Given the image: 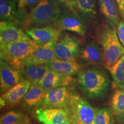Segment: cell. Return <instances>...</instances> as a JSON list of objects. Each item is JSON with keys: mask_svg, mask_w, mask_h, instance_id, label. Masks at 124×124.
<instances>
[{"mask_svg": "<svg viewBox=\"0 0 124 124\" xmlns=\"http://www.w3.org/2000/svg\"><path fill=\"white\" fill-rule=\"evenodd\" d=\"M116 88H124V55L109 69Z\"/></svg>", "mask_w": 124, "mask_h": 124, "instance_id": "obj_24", "label": "cell"}, {"mask_svg": "<svg viewBox=\"0 0 124 124\" xmlns=\"http://www.w3.org/2000/svg\"><path fill=\"white\" fill-rule=\"evenodd\" d=\"M61 13L58 1L41 0L26 15L24 27H42L55 24Z\"/></svg>", "mask_w": 124, "mask_h": 124, "instance_id": "obj_2", "label": "cell"}, {"mask_svg": "<svg viewBox=\"0 0 124 124\" xmlns=\"http://www.w3.org/2000/svg\"><path fill=\"white\" fill-rule=\"evenodd\" d=\"M77 11L82 16L93 21L97 16L96 0H76Z\"/></svg>", "mask_w": 124, "mask_h": 124, "instance_id": "obj_23", "label": "cell"}, {"mask_svg": "<svg viewBox=\"0 0 124 124\" xmlns=\"http://www.w3.org/2000/svg\"><path fill=\"white\" fill-rule=\"evenodd\" d=\"M120 10V16L124 20V0H116Z\"/></svg>", "mask_w": 124, "mask_h": 124, "instance_id": "obj_30", "label": "cell"}, {"mask_svg": "<svg viewBox=\"0 0 124 124\" xmlns=\"http://www.w3.org/2000/svg\"><path fill=\"white\" fill-rule=\"evenodd\" d=\"M71 93L66 86L46 90L43 100L38 107L41 108H69Z\"/></svg>", "mask_w": 124, "mask_h": 124, "instance_id": "obj_8", "label": "cell"}, {"mask_svg": "<svg viewBox=\"0 0 124 124\" xmlns=\"http://www.w3.org/2000/svg\"><path fill=\"white\" fill-rule=\"evenodd\" d=\"M41 0H20L18 2V9H24L25 7L32 9L39 4Z\"/></svg>", "mask_w": 124, "mask_h": 124, "instance_id": "obj_27", "label": "cell"}, {"mask_svg": "<svg viewBox=\"0 0 124 124\" xmlns=\"http://www.w3.org/2000/svg\"><path fill=\"white\" fill-rule=\"evenodd\" d=\"M46 65L56 72L70 76L78 74L81 70L80 64L76 61H64L58 59H55Z\"/></svg>", "mask_w": 124, "mask_h": 124, "instance_id": "obj_18", "label": "cell"}, {"mask_svg": "<svg viewBox=\"0 0 124 124\" xmlns=\"http://www.w3.org/2000/svg\"><path fill=\"white\" fill-rule=\"evenodd\" d=\"M72 80L71 76L61 74L49 68L38 85L43 89L48 90L54 88L69 85Z\"/></svg>", "mask_w": 124, "mask_h": 124, "instance_id": "obj_17", "label": "cell"}, {"mask_svg": "<svg viewBox=\"0 0 124 124\" xmlns=\"http://www.w3.org/2000/svg\"><path fill=\"white\" fill-rule=\"evenodd\" d=\"M117 35L121 43L124 48V20H120L117 28Z\"/></svg>", "mask_w": 124, "mask_h": 124, "instance_id": "obj_29", "label": "cell"}, {"mask_svg": "<svg viewBox=\"0 0 124 124\" xmlns=\"http://www.w3.org/2000/svg\"><path fill=\"white\" fill-rule=\"evenodd\" d=\"M23 69L0 60V91L4 93L24 79Z\"/></svg>", "mask_w": 124, "mask_h": 124, "instance_id": "obj_9", "label": "cell"}, {"mask_svg": "<svg viewBox=\"0 0 124 124\" xmlns=\"http://www.w3.org/2000/svg\"><path fill=\"white\" fill-rule=\"evenodd\" d=\"M97 38L103 49L104 66L108 70L124 55V48L119 40L117 29L108 24L100 28Z\"/></svg>", "mask_w": 124, "mask_h": 124, "instance_id": "obj_3", "label": "cell"}, {"mask_svg": "<svg viewBox=\"0 0 124 124\" xmlns=\"http://www.w3.org/2000/svg\"><path fill=\"white\" fill-rule=\"evenodd\" d=\"M39 46L31 39L0 46V58L12 66L23 70V60Z\"/></svg>", "mask_w": 124, "mask_h": 124, "instance_id": "obj_4", "label": "cell"}, {"mask_svg": "<svg viewBox=\"0 0 124 124\" xmlns=\"http://www.w3.org/2000/svg\"><path fill=\"white\" fill-rule=\"evenodd\" d=\"M77 82L87 97L92 100L105 97L110 86L106 72L98 67H89L78 74Z\"/></svg>", "mask_w": 124, "mask_h": 124, "instance_id": "obj_1", "label": "cell"}, {"mask_svg": "<svg viewBox=\"0 0 124 124\" xmlns=\"http://www.w3.org/2000/svg\"><path fill=\"white\" fill-rule=\"evenodd\" d=\"M120 124H124V122H122V123H121Z\"/></svg>", "mask_w": 124, "mask_h": 124, "instance_id": "obj_32", "label": "cell"}, {"mask_svg": "<svg viewBox=\"0 0 124 124\" xmlns=\"http://www.w3.org/2000/svg\"><path fill=\"white\" fill-rule=\"evenodd\" d=\"M57 40L50 41L40 46L38 48L22 62L23 67L28 64H46L56 59L55 53V44Z\"/></svg>", "mask_w": 124, "mask_h": 124, "instance_id": "obj_12", "label": "cell"}, {"mask_svg": "<svg viewBox=\"0 0 124 124\" xmlns=\"http://www.w3.org/2000/svg\"><path fill=\"white\" fill-rule=\"evenodd\" d=\"M72 124H93L97 108L79 95L72 94L69 106Z\"/></svg>", "mask_w": 124, "mask_h": 124, "instance_id": "obj_5", "label": "cell"}, {"mask_svg": "<svg viewBox=\"0 0 124 124\" xmlns=\"http://www.w3.org/2000/svg\"><path fill=\"white\" fill-rule=\"evenodd\" d=\"M114 117L111 109L103 108L98 109L93 124H114Z\"/></svg>", "mask_w": 124, "mask_h": 124, "instance_id": "obj_26", "label": "cell"}, {"mask_svg": "<svg viewBox=\"0 0 124 124\" xmlns=\"http://www.w3.org/2000/svg\"><path fill=\"white\" fill-rule=\"evenodd\" d=\"M60 4L69 9L71 11L77 12L76 0H58Z\"/></svg>", "mask_w": 124, "mask_h": 124, "instance_id": "obj_28", "label": "cell"}, {"mask_svg": "<svg viewBox=\"0 0 124 124\" xmlns=\"http://www.w3.org/2000/svg\"><path fill=\"white\" fill-rule=\"evenodd\" d=\"M17 1H18V2H19V1H20V0H17Z\"/></svg>", "mask_w": 124, "mask_h": 124, "instance_id": "obj_33", "label": "cell"}, {"mask_svg": "<svg viewBox=\"0 0 124 124\" xmlns=\"http://www.w3.org/2000/svg\"><path fill=\"white\" fill-rule=\"evenodd\" d=\"M18 2L17 0H0V18L1 21H10L17 24Z\"/></svg>", "mask_w": 124, "mask_h": 124, "instance_id": "obj_21", "label": "cell"}, {"mask_svg": "<svg viewBox=\"0 0 124 124\" xmlns=\"http://www.w3.org/2000/svg\"><path fill=\"white\" fill-rule=\"evenodd\" d=\"M24 113L16 111H10L1 116L0 124H14L27 120Z\"/></svg>", "mask_w": 124, "mask_h": 124, "instance_id": "obj_25", "label": "cell"}, {"mask_svg": "<svg viewBox=\"0 0 124 124\" xmlns=\"http://www.w3.org/2000/svg\"><path fill=\"white\" fill-rule=\"evenodd\" d=\"M100 11L108 26L116 29L120 22V10L116 0H98Z\"/></svg>", "mask_w": 124, "mask_h": 124, "instance_id": "obj_16", "label": "cell"}, {"mask_svg": "<svg viewBox=\"0 0 124 124\" xmlns=\"http://www.w3.org/2000/svg\"><path fill=\"white\" fill-rule=\"evenodd\" d=\"M55 25L61 31H69L84 37L86 34L87 26L84 20L77 12L71 10L61 13Z\"/></svg>", "mask_w": 124, "mask_h": 124, "instance_id": "obj_7", "label": "cell"}, {"mask_svg": "<svg viewBox=\"0 0 124 124\" xmlns=\"http://www.w3.org/2000/svg\"><path fill=\"white\" fill-rule=\"evenodd\" d=\"M54 49L56 59L64 61H76L79 56L81 48L77 38L65 35L62 37L59 36Z\"/></svg>", "mask_w": 124, "mask_h": 124, "instance_id": "obj_6", "label": "cell"}, {"mask_svg": "<svg viewBox=\"0 0 124 124\" xmlns=\"http://www.w3.org/2000/svg\"><path fill=\"white\" fill-rule=\"evenodd\" d=\"M26 33L29 38L39 46L57 40L59 38L61 31L52 25L42 27H31L27 29Z\"/></svg>", "mask_w": 124, "mask_h": 124, "instance_id": "obj_14", "label": "cell"}, {"mask_svg": "<svg viewBox=\"0 0 124 124\" xmlns=\"http://www.w3.org/2000/svg\"><path fill=\"white\" fill-rule=\"evenodd\" d=\"M31 85V83L29 80H23L1 94L0 97L1 108L13 106L20 102L28 91Z\"/></svg>", "mask_w": 124, "mask_h": 124, "instance_id": "obj_13", "label": "cell"}, {"mask_svg": "<svg viewBox=\"0 0 124 124\" xmlns=\"http://www.w3.org/2000/svg\"><path fill=\"white\" fill-rule=\"evenodd\" d=\"M46 90L43 89L38 85L32 84L28 91L23 97L22 103L25 106L38 107L43 100Z\"/></svg>", "mask_w": 124, "mask_h": 124, "instance_id": "obj_20", "label": "cell"}, {"mask_svg": "<svg viewBox=\"0 0 124 124\" xmlns=\"http://www.w3.org/2000/svg\"><path fill=\"white\" fill-rule=\"evenodd\" d=\"M85 63L91 65H104L103 49L95 41L88 40L80 49L79 56Z\"/></svg>", "mask_w": 124, "mask_h": 124, "instance_id": "obj_15", "label": "cell"}, {"mask_svg": "<svg viewBox=\"0 0 124 124\" xmlns=\"http://www.w3.org/2000/svg\"><path fill=\"white\" fill-rule=\"evenodd\" d=\"M27 33L15 23L1 21L0 23V46H4L17 41L30 39Z\"/></svg>", "mask_w": 124, "mask_h": 124, "instance_id": "obj_11", "label": "cell"}, {"mask_svg": "<svg viewBox=\"0 0 124 124\" xmlns=\"http://www.w3.org/2000/svg\"><path fill=\"white\" fill-rule=\"evenodd\" d=\"M36 118L44 124H72L69 108H41L36 111Z\"/></svg>", "mask_w": 124, "mask_h": 124, "instance_id": "obj_10", "label": "cell"}, {"mask_svg": "<svg viewBox=\"0 0 124 124\" xmlns=\"http://www.w3.org/2000/svg\"><path fill=\"white\" fill-rule=\"evenodd\" d=\"M49 69L46 64H28L24 66L23 71L32 84L39 85Z\"/></svg>", "mask_w": 124, "mask_h": 124, "instance_id": "obj_22", "label": "cell"}, {"mask_svg": "<svg viewBox=\"0 0 124 124\" xmlns=\"http://www.w3.org/2000/svg\"><path fill=\"white\" fill-rule=\"evenodd\" d=\"M14 124H29V119H27V120H25L24 121H23L18 122V123H16Z\"/></svg>", "mask_w": 124, "mask_h": 124, "instance_id": "obj_31", "label": "cell"}, {"mask_svg": "<svg viewBox=\"0 0 124 124\" xmlns=\"http://www.w3.org/2000/svg\"><path fill=\"white\" fill-rule=\"evenodd\" d=\"M110 106L114 119L118 122H124V88H117L113 93Z\"/></svg>", "mask_w": 124, "mask_h": 124, "instance_id": "obj_19", "label": "cell"}]
</instances>
